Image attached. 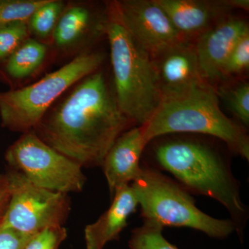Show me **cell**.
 I'll return each mask as SVG.
<instances>
[{"label": "cell", "mask_w": 249, "mask_h": 249, "mask_svg": "<svg viewBox=\"0 0 249 249\" xmlns=\"http://www.w3.org/2000/svg\"><path fill=\"white\" fill-rule=\"evenodd\" d=\"M52 53L50 46L29 37L5 60V71L12 79L27 80L40 71Z\"/></svg>", "instance_id": "cell-16"}, {"label": "cell", "mask_w": 249, "mask_h": 249, "mask_svg": "<svg viewBox=\"0 0 249 249\" xmlns=\"http://www.w3.org/2000/svg\"><path fill=\"white\" fill-rule=\"evenodd\" d=\"M224 4L230 10L239 9L248 11L249 9V0H223Z\"/></svg>", "instance_id": "cell-26"}, {"label": "cell", "mask_w": 249, "mask_h": 249, "mask_svg": "<svg viewBox=\"0 0 249 249\" xmlns=\"http://www.w3.org/2000/svg\"><path fill=\"white\" fill-rule=\"evenodd\" d=\"M157 165L173 175L188 192L209 196L229 211L240 237L249 219L240 186L230 163L213 147L190 139H172L154 148Z\"/></svg>", "instance_id": "cell-2"}, {"label": "cell", "mask_w": 249, "mask_h": 249, "mask_svg": "<svg viewBox=\"0 0 249 249\" xmlns=\"http://www.w3.org/2000/svg\"><path fill=\"white\" fill-rule=\"evenodd\" d=\"M10 200L0 227L36 235L49 227H62L71 209L66 193L36 186L22 173L13 169L6 174Z\"/></svg>", "instance_id": "cell-8"}, {"label": "cell", "mask_w": 249, "mask_h": 249, "mask_svg": "<svg viewBox=\"0 0 249 249\" xmlns=\"http://www.w3.org/2000/svg\"><path fill=\"white\" fill-rule=\"evenodd\" d=\"M10 200L9 181L6 175H0V225Z\"/></svg>", "instance_id": "cell-25"}, {"label": "cell", "mask_w": 249, "mask_h": 249, "mask_svg": "<svg viewBox=\"0 0 249 249\" xmlns=\"http://www.w3.org/2000/svg\"><path fill=\"white\" fill-rule=\"evenodd\" d=\"M249 27L245 19L227 15L194 42L202 79L214 87L221 80L224 63L232 49Z\"/></svg>", "instance_id": "cell-11"}, {"label": "cell", "mask_w": 249, "mask_h": 249, "mask_svg": "<svg viewBox=\"0 0 249 249\" xmlns=\"http://www.w3.org/2000/svg\"><path fill=\"white\" fill-rule=\"evenodd\" d=\"M47 0H0V26L16 21H27Z\"/></svg>", "instance_id": "cell-22"}, {"label": "cell", "mask_w": 249, "mask_h": 249, "mask_svg": "<svg viewBox=\"0 0 249 249\" xmlns=\"http://www.w3.org/2000/svg\"><path fill=\"white\" fill-rule=\"evenodd\" d=\"M34 235L0 227V249H24Z\"/></svg>", "instance_id": "cell-24"}, {"label": "cell", "mask_w": 249, "mask_h": 249, "mask_svg": "<svg viewBox=\"0 0 249 249\" xmlns=\"http://www.w3.org/2000/svg\"><path fill=\"white\" fill-rule=\"evenodd\" d=\"M101 70L67 90L33 129L83 168L101 166L116 139L134 124L121 110Z\"/></svg>", "instance_id": "cell-1"}, {"label": "cell", "mask_w": 249, "mask_h": 249, "mask_svg": "<svg viewBox=\"0 0 249 249\" xmlns=\"http://www.w3.org/2000/svg\"><path fill=\"white\" fill-rule=\"evenodd\" d=\"M163 228L155 223L143 222L132 231L129 249H178L165 238Z\"/></svg>", "instance_id": "cell-19"}, {"label": "cell", "mask_w": 249, "mask_h": 249, "mask_svg": "<svg viewBox=\"0 0 249 249\" xmlns=\"http://www.w3.org/2000/svg\"><path fill=\"white\" fill-rule=\"evenodd\" d=\"M131 185L143 222L163 228H190L216 239L227 238L236 231L231 219H217L205 213L196 207L186 188L155 168L142 165L139 178Z\"/></svg>", "instance_id": "cell-5"}, {"label": "cell", "mask_w": 249, "mask_h": 249, "mask_svg": "<svg viewBox=\"0 0 249 249\" xmlns=\"http://www.w3.org/2000/svg\"><path fill=\"white\" fill-rule=\"evenodd\" d=\"M5 160L36 186L58 193H78L86 178L83 167L41 140L34 131L22 135L8 148Z\"/></svg>", "instance_id": "cell-7"}, {"label": "cell", "mask_w": 249, "mask_h": 249, "mask_svg": "<svg viewBox=\"0 0 249 249\" xmlns=\"http://www.w3.org/2000/svg\"><path fill=\"white\" fill-rule=\"evenodd\" d=\"M116 3L124 26L151 58L187 42L156 0H119Z\"/></svg>", "instance_id": "cell-10"}, {"label": "cell", "mask_w": 249, "mask_h": 249, "mask_svg": "<svg viewBox=\"0 0 249 249\" xmlns=\"http://www.w3.org/2000/svg\"><path fill=\"white\" fill-rule=\"evenodd\" d=\"M109 209L85 229L87 249H104L108 242L119 240L129 216L137 211L138 200L132 185L116 189Z\"/></svg>", "instance_id": "cell-15"}, {"label": "cell", "mask_w": 249, "mask_h": 249, "mask_svg": "<svg viewBox=\"0 0 249 249\" xmlns=\"http://www.w3.org/2000/svg\"><path fill=\"white\" fill-rule=\"evenodd\" d=\"M67 4L62 0H47L37 8L27 20L31 37L51 47L54 31Z\"/></svg>", "instance_id": "cell-17"}, {"label": "cell", "mask_w": 249, "mask_h": 249, "mask_svg": "<svg viewBox=\"0 0 249 249\" xmlns=\"http://www.w3.org/2000/svg\"><path fill=\"white\" fill-rule=\"evenodd\" d=\"M218 98L224 101L228 109L242 123L249 124V84L247 81L223 84L215 87Z\"/></svg>", "instance_id": "cell-18"}, {"label": "cell", "mask_w": 249, "mask_h": 249, "mask_svg": "<svg viewBox=\"0 0 249 249\" xmlns=\"http://www.w3.org/2000/svg\"><path fill=\"white\" fill-rule=\"evenodd\" d=\"M178 34L193 43L205 32L229 15L223 0H156Z\"/></svg>", "instance_id": "cell-13"}, {"label": "cell", "mask_w": 249, "mask_h": 249, "mask_svg": "<svg viewBox=\"0 0 249 249\" xmlns=\"http://www.w3.org/2000/svg\"><path fill=\"white\" fill-rule=\"evenodd\" d=\"M31 37L27 21H16L0 26V60H6Z\"/></svg>", "instance_id": "cell-20"}, {"label": "cell", "mask_w": 249, "mask_h": 249, "mask_svg": "<svg viewBox=\"0 0 249 249\" xmlns=\"http://www.w3.org/2000/svg\"><path fill=\"white\" fill-rule=\"evenodd\" d=\"M106 6V37L110 49L116 101L132 124L143 125L162 99L153 62L124 26L116 1H107Z\"/></svg>", "instance_id": "cell-4"}, {"label": "cell", "mask_w": 249, "mask_h": 249, "mask_svg": "<svg viewBox=\"0 0 249 249\" xmlns=\"http://www.w3.org/2000/svg\"><path fill=\"white\" fill-rule=\"evenodd\" d=\"M67 237L65 227H49L36 233L24 249H59Z\"/></svg>", "instance_id": "cell-23"}, {"label": "cell", "mask_w": 249, "mask_h": 249, "mask_svg": "<svg viewBox=\"0 0 249 249\" xmlns=\"http://www.w3.org/2000/svg\"><path fill=\"white\" fill-rule=\"evenodd\" d=\"M162 98L205 82L201 78L194 45L189 42L167 49L152 58Z\"/></svg>", "instance_id": "cell-12"}, {"label": "cell", "mask_w": 249, "mask_h": 249, "mask_svg": "<svg viewBox=\"0 0 249 249\" xmlns=\"http://www.w3.org/2000/svg\"><path fill=\"white\" fill-rule=\"evenodd\" d=\"M107 11L91 1H67L59 19L52 39L54 55L73 56L91 50V47L106 37Z\"/></svg>", "instance_id": "cell-9"}, {"label": "cell", "mask_w": 249, "mask_h": 249, "mask_svg": "<svg viewBox=\"0 0 249 249\" xmlns=\"http://www.w3.org/2000/svg\"><path fill=\"white\" fill-rule=\"evenodd\" d=\"M140 127L147 144L168 134H205L222 141L231 151L249 160L245 127L224 114L215 87L206 82L162 98L153 115Z\"/></svg>", "instance_id": "cell-3"}, {"label": "cell", "mask_w": 249, "mask_h": 249, "mask_svg": "<svg viewBox=\"0 0 249 249\" xmlns=\"http://www.w3.org/2000/svg\"><path fill=\"white\" fill-rule=\"evenodd\" d=\"M106 54L89 50L38 81L0 93V118L3 127L13 132L33 130L49 108L77 82L98 71Z\"/></svg>", "instance_id": "cell-6"}, {"label": "cell", "mask_w": 249, "mask_h": 249, "mask_svg": "<svg viewBox=\"0 0 249 249\" xmlns=\"http://www.w3.org/2000/svg\"><path fill=\"white\" fill-rule=\"evenodd\" d=\"M148 144L140 126L131 127L116 139L103 160V172L111 196L121 187L130 184L142 171L141 159Z\"/></svg>", "instance_id": "cell-14"}, {"label": "cell", "mask_w": 249, "mask_h": 249, "mask_svg": "<svg viewBox=\"0 0 249 249\" xmlns=\"http://www.w3.org/2000/svg\"><path fill=\"white\" fill-rule=\"evenodd\" d=\"M249 67V32L237 41L222 68L221 80L230 79L248 71Z\"/></svg>", "instance_id": "cell-21"}]
</instances>
